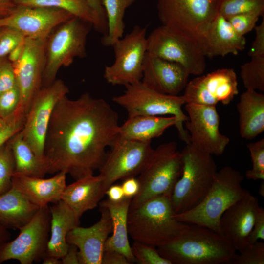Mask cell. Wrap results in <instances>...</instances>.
Here are the masks:
<instances>
[{
  "label": "cell",
  "instance_id": "1",
  "mask_svg": "<svg viewBox=\"0 0 264 264\" xmlns=\"http://www.w3.org/2000/svg\"><path fill=\"white\" fill-rule=\"evenodd\" d=\"M119 127L117 113L104 99L88 92L75 100L64 96L54 107L45 138V174L64 172L75 180L93 175Z\"/></svg>",
  "mask_w": 264,
  "mask_h": 264
},
{
  "label": "cell",
  "instance_id": "2",
  "mask_svg": "<svg viewBox=\"0 0 264 264\" xmlns=\"http://www.w3.org/2000/svg\"><path fill=\"white\" fill-rule=\"evenodd\" d=\"M172 264H230L236 251L224 237L205 226L189 224L176 238L157 248Z\"/></svg>",
  "mask_w": 264,
  "mask_h": 264
},
{
  "label": "cell",
  "instance_id": "3",
  "mask_svg": "<svg viewBox=\"0 0 264 264\" xmlns=\"http://www.w3.org/2000/svg\"><path fill=\"white\" fill-rule=\"evenodd\" d=\"M171 196L153 198L138 207L129 209L128 234L134 241L158 248L179 236L189 223L177 220Z\"/></svg>",
  "mask_w": 264,
  "mask_h": 264
},
{
  "label": "cell",
  "instance_id": "4",
  "mask_svg": "<svg viewBox=\"0 0 264 264\" xmlns=\"http://www.w3.org/2000/svg\"><path fill=\"white\" fill-rule=\"evenodd\" d=\"M244 176L229 166L217 171L212 185L196 206L174 216L181 222L209 227L221 234L220 221L223 213L238 200L250 193L242 186ZM222 235V234H221Z\"/></svg>",
  "mask_w": 264,
  "mask_h": 264
},
{
  "label": "cell",
  "instance_id": "5",
  "mask_svg": "<svg viewBox=\"0 0 264 264\" xmlns=\"http://www.w3.org/2000/svg\"><path fill=\"white\" fill-rule=\"evenodd\" d=\"M182 172L171 196L175 214L187 211L198 205L210 190L217 172L212 155L191 143L181 152Z\"/></svg>",
  "mask_w": 264,
  "mask_h": 264
},
{
  "label": "cell",
  "instance_id": "6",
  "mask_svg": "<svg viewBox=\"0 0 264 264\" xmlns=\"http://www.w3.org/2000/svg\"><path fill=\"white\" fill-rule=\"evenodd\" d=\"M220 0H158L162 25L198 45L204 54L208 29Z\"/></svg>",
  "mask_w": 264,
  "mask_h": 264
},
{
  "label": "cell",
  "instance_id": "7",
  "mask_svg": "<svg viewBox=\"0 0 264 264\" xmlns=\"http://www.w3.org/2000/svg\"><path fill=\"white\" fill-rule=\"evenodd\" d=\"M182 172L181 153L176 142L164 143L154 149L137 178L140 189L132 198L129 209L159 195L171 196Z\"/></svg>",
  "mask_w": 264,
  "mask_h": 264
},
{
  "label": "cell",
  "instance_id": "8",
  "mask_svg": "<svg viewBox=\"0 0 264 264\" xmlns=\"http://www.w3.org/2000/svg\"><path fill=\"white\" fill-rule=\"evenodd\" d=\"M91 26L73 17L53 30L45 41L42 87L54 82L60 67L69 66L77 57L86 56L87 38Z\"/></svg>",
  "mask_w": 264,
  "mask_h": 264
},
{
  "label": "cell",
  "instance_id": "9",
  "mask_svg": "<svg viewBox=\"0 0 264 264\" xmlns=\"http://www.w3.org/2000/svg\"><path fill=\"white\" fill-rule=\"evenodd\" d=\"M124 93L114 96L113 101L124 108L128 117L136 116L170 115L176 118V128L179 138L186 144L190 143V135L183 125L188 117L182 110L185 104L181 96L162 94L139 81L125 86Z\"/></svg>",
  "mask_w": 264,
  "mask_h": 264
},
{
  "label": "cell",
  "instance_id": "10",
  "mask_svg": "<svg viewBox=\"0 0 264 264\" xmlns=\"http://www.w3.org/2000/svg\"><path fill=\"white\" fill-rule=\"evenodd\" d=\"M69 92L68 87L61 79L42 87L32 99L26 114L20 132L43 164L44 143L53 110L58 102Z\"/></svg>",
  "mask_w": 264,
  "mask_h": 264
},
{
  "label": "cell",
  "instance_id": "11",
  "mask_svg": "<svg viewBox=\"0 0 264 264\" xmlns=\"http://www.w3.org/2000/svg\"><path fill=\"white\" fill-rule=\"evenodd\" d=\"M114 63L106 66L104 77L112 85L126 86L141 80L147 52L146 27L135 26L113 45Z\"/></svg>",
  "mask_w": 264,
  "mask_h": 264
},
{
  "label": "cell",
  "instance_id": "12",
  "mask_svg": "<svg viewBox=\"0 0 264 264\" xmlns=\"http://www.w3.org/2000/svg\"><path fill=\"white\" fill-rule=\"evenodd\" d=\"M48 205L40 207L31 220L21 228L19 235L0 248V264L16 260L21 264H31L46 256L50 229Z\"/></svg>",
  "mask_w": 264,
  "mask_h": 264
},
{
  "label": "cell",
  "instance_id": "13",
  "mask_svg": "<svg viewBox=\"0 0 264 264\" xmlns=\"http://www.w3.org/2000/svg\"><path fill=\"white\" fill-rule=\"evenodd\" d=\"M110 148L98 169L104 195L107 189L116 181L139 175L154 150L151 142L118 136Z\"/></svg>",
  "mask_w": 264,
  "mask_h": 264
},
{
  "label": "cell",
  "instance_id": "14",
  "mask_svg": "<svg viewBox=\"0 0 264 264\" xmlns=\"http://www.w3.org/2000/svg\"><path fill=\"white\" fill-rule=\"evenodd\" d=\"M147 52L181 65L190 75L199 76L206 68L205 56L200 48L163 25L147 37Z\"/></svg>",
  "mask_w": 264,
  "mask_h": 264
},
{
  "label": "cell",
  "instance_id": "15",
  "mask_svg": "<svg viewBox=\"0 0 264 264\" xmlns=\"http://www.w3.org/2000/svg\"><path fill=\"white\" fill-rule=\"evenodd\" d=\"M188 120L185 122L190 143L213 155L224 152L230 139L220 131V116L215 106L186 103Z\"/></svg>",
  "mask_w": 264,
  "mask_h": 264
},
{
  "label": "cell",
  "instance_id": "16",
  "mask_svg": "<svg viewBox=\"0 0 264 264\" xmlns=\"http://www.w3.org/2000/svg\"><path fill=\"white\" fill-rule=\"evenodd\" d=\"M73 17L56 8L16 6L0 17V28H10L25 37L45 40L54 29Z\"/></svg>",
  "mask_w": 264,
  "mask_h": 264
},
{
  "label": "cell",
  "instance_id": "17",
  "mask_svg": "<svg viewBox=\"0 0 264 264\" xmlns=\"http://www.w3.org/2000/svg\"><path fill=\"white\" fill-rule=\"evenodd\" d=\"M239 93L236 72L232 68L218 69L188 82L182 95L186 103L216 106L229 104Z\"/></svg>",
  "mask_w": 264,
  "mask_h": 264
},
{
  "label": "cell",
  "instance_id": "18",
  "mask_svg": "<svg viewBox=\"0 0 264 264\" xmlns=\"http://www.w3.org/2000/svg\"><path fill=\"white\" fill-rule=\"evenodd\" d=\"M45 41L25 37L22 56L12 63L21 95L18 108L25 114L32 99L42 87Z\"/></svg>",
  "mask_w": 264,
  "mask_h": 264
},
{
  "label": "cell",
  "instance_id": "19",
  "mask_svg": "<svg viewBox=\"0 0 264 264\" xmlns=\"http://www.w3.org/2000/svg\"><path fill=\"white\" fill-rule=\"evenodd\" d=\"M260 207L258 198L250 193L232 205L221 217V233L236 251L241 252L251 245L248 239Z\"/></svg>",
  "mask_w": 264,
  "mask_h": 264
},
{
  "label": "cell",
  "instance_id": "20",
  "mask_svg": "<svg viewBox=\"0 0 264 264\" xmlns=\"http://www.w3.org/2000/svg\"><path fill=\"white\" fill-rule=\"evenodd\" d=\"M99 220L88 227L79 226L71 229L66 240L78 250L80 264H101L105 242L112 231L111 217L108 210L100 206Z\"/></svg>",
  "mask_w": 264,
  "mask_h": 264
},
{
  "label": "cell",
  "instance_id": "21",
  "mask_svg": "<svg viewBox=\"0 0 264 264\" xmlns=\"http://www.w3.org/2000/svg\"><path fill=\"white\" fill-rule=\"evenodd\" d=\"M190 74L181 65L146 52L141 81L159 93L176 96L185 88Z\"/></svg>",
  "mask_w": 264,
  "mask_h": 264
},
{
  "label": "cell",
  "instance_id": "22",
  "mask_svg": "<svg viewBox=\"0 0 264 264\" xmlns=\"http://www.w3.org/2000/svg\"><path fill=\"white\" fill-rule=\"evenodd\" d=\"M66 175L64 172L44 179L15 173L12 178V186L23 196L39 208L56 203L61 200L66 187Z\"/></svg>",
  "mask_w": 264,
  "mask_h": 264
},
{
  "label": "cell",
  "instance_id": "23",
  "mask_svg": "<svg viewBox=\"0 0 264 264\" xmlns=\"http://www.w3.org/2000/svg\"><path fill=\"white\" fill-rule=\"evenodd\" d=\"M246 39L238 34L230 23L219 13L211 23L207 32L205 57L237 55L244 49Z\"/></svg>",
  "mask_w": 264,
  "mask_h": 264
},
{
  "label": "cell",
  "instance_id": "24",
  "mask_svg": "<svg viewBox=\"0 0 264 264\" xmlns=\"http://www.w3.org/2000/svg\"><path fill=\"white\" fill-rule=\"evenodd\" d=\"M132 198H125L114 202L108 198L102 201L99 206L109 211L112 221V235L105 242L104 251H116L123 254L130 264L135 263L128 240V215Z\"/></svg>",
  "mask_w": 264,
  "mask_h": 264
},
{
  "label": "cell",
  "instance_id": "25",
  "mask_svg": "<svg viewBox=\"0 0 264 264\" xmlns=\"http://www.w3.org/2000/svg\"><path fill=\"white\" fill-rule=\"evenodd\" d=\"M102 183V177L99 175H89L76 180L66 186L61 200L80 218L85 212L97 207L104 196Z\"/></svg>",
  "mask_w": 264,
  "mask_h": 264
},
{
  "label": "cell",
  "instance_id": "26",
  "mask_svg": "<svg viewBox=\"0 0 264 264\" xmlns=\"http://www.w3.org/2000/svg\"><path fill=\"white\" fill-rule=\"evenodd\" d=\"M49 207L51 214L50 236L47 244L46 256L61 259L69 247L66 236L71 229L79 226L80 218L62 200Z\"/></svg>",
  "mask_w": 264,
  "mask_h": 264
},
{
  "label": "cell",
  "instance_id": "27",
  "mask_svg": "<svg viewBox=\"0 0 264 264\" xmlns=\"http://www.w3.org/2000/svg\"><path fill=\"white\" fill-rule=\"evenodd\" d=\"M241 137L252 139L264 131V95L246 89L237 105Z\"/></svg>",
  "mask_w": 264,
  "mask_h": 264
},
{
  "label": "cell",
  "instance_id": "28",
  "mask_svg": "<svg viewBox=\"0 0 264 264\" xmlns=\"http://www.w3.org/2000/svg\"><path fill=\"white\" fill-rule=\"evenodd\" d=\"M39 208L11 186L0 195V224L7 229L20 230L31 220Z\"/></svg>",
  "mask_w": 264,
  "mask_h": 264
},
{
  "label": "cell",
  "instance_id": "29",
  "mask_svg": "<svg viewBox=\"0 0 264 264\" xmlns=\"http://www.w3.org/2000/svg\"><path fill=\"white\" fill-rule=\"evenodd\" d=\"M176 118L174 116H136L128 117L120 125L118 137L141 142H151L159 137L169 127L175 126Z\"/></svg>",
  "mask_w": 264,
  "mask_h": 264
},
{
  "label": "cell",
  "instance_id": "30",
  "mask_svg": "<svg viewBox=\"0 0 264 264\" xmlns=\"http://www.w3.org/2000/svg\"><path fill=\"white\" fill-rule=\"evenodd\" d=\"M16 6L53 8L66 11L101 33L98 19L86 0H13Z\"/></svg>",
  "mask_w": 264,
  "mask_h": 264
},
{
  "label": "cell",
  "instance_id": "31",
  "mask_svg": "<svg viewBox=\"0 0 264 264\" xmlns=\"http://www.w3.org/2000/svg\"><path fill=\"white\" fill-rule=\"evenodd\" d=\"M20 131L8 140L14 159L15 173L43 178L45 175L43 164L23 139Z\"/></svg>",
  "mask_w": 264,
  "mask_h": 264
},
{
  "label": "cell",
  "instance_id": "32",
  "mask_svg": "<svg viewBox=\"0 0 264 264\" xmlns=\"http://www.w3.org/2000/svg\"><path fill=\"white\" fill-rule=\"evenodd\" d=\"M136 0H101L107 22V32L101 43L105 46H112L122 38L125 29L123 18L126 10Z\"/></svg>",
  "mask_w": 264,
  "mask_h": 264
},
{
  "label": "cell",
  "instance_id": "33",
  "mask_svg": "<svg viewBox=\"0 0 264 264\" xmlns=\"http://www.w3.org/2000/svg\"><path fill=\"white\" fill-rule=\"evenodd\" d=\"M241 66V77L246 89L264 91V55L251 57Z\"/></svg>",
  "mask_w": 264,
  "mask_h": 264
},
{
  "label": "cell",
  "instance_id": "34",
  "mask_svg": "<svg viewBox=\"0 0 264 264\" xmlns=\"http://www.w3.org/2000/svg\"><path fill=\"white\" fill-rule=\"evenodd\" d=\"M219 13L227 20L235 15L247 13L263 17L264 0H220Z\"/></svg>",
  "mask_w": 264,
  "mask_h": 264
},
{
  "label": "cell",
  "instance_id": "35",
  "mask_svg": "<svg viewBox=\"0 0 264 264\" xmlns=\"http://www.w3.org/2000/svg\"><path fill=\"white\" fill-rule=\"evenodd\" d=\"M14 173V159L8 141L0 146V195L11 188Z\"/></svg>",
  "mask_w": 264,
  "mask_h": 264
},
{
  "label": "cell",
  "instance_id": "36",
  "mask_svg": "<svg viewBox=\"0 0 264 264\" xmlns=\"http://www.w3.org/2000/svg\"><path fill=\"white\" fill-rule=\"evenodd\" d=\"M252 162V168L245 173L252 180H264V138L247 145Z\"/></svg>",
  "mask_w": 264,
  "mask_h": 264
},
{
  "label": "cell",
  "instance_id": "37",
  "mask_svg": "<svg viewBox=\"0 0 264 264\" xmlns=\"http://www.w3.org/2000/svg\"><path fill=\"white\" fill-rule=\"evenodd\" d=\"M26 115L17 110L6 118L0 117V146L22 128Z\"/></svg>",
  "mask_w": 264,
  "mask_h": 264
},
{
  "label": "cell",
  "instance_id": "38",
  "mask_svg": "<svg viewBox=\"0 0 264 264\" xmlns=\"http://www.w3.org/2000/svg\"><path fill=\"white\" fill-rule=\"evenodd\" d=\"M131 248L135 263L138 264H172L155 247L134 241Z\"/></svg>",
  "mask_w": 264,
  "mask_h": 264
},
{
  "label": "cell",
  "instance_id": "39",
  "mask_svg": "<svg viewBox=\"0 0 264 264\" xmlns=\"http://www.w3.org/2000/svg\"><path fill=\"white\" fill-rule=\"evenodd\" d=\"M264 243L257 241L253 244L240 252L236 254L230 264H264Z\"/></svg>",
  "mask_w": 264,
  "mask_h": 264
},
{
  "label": "cell",
  "instance_id": "40",
  "mask_svg": "<svg viewBox=\"0 0 264 264\" xmlns=\"http://www.w3.org/2000/svg\"><path fill=\"white\" fill-rule=\"evenodd\" d=\"M25 38L15 29L7 27L0 28V59L8 55Z\"/></svg>",
  "mask_w": 264,
  "mask_h": 264
},
{
  "label": "cell",
  "instance_id": "41",
  "mask_svg": "<svg viewBox=\"0 0 264 264\" xmlns=\"http://www.w3.org/2000/svg\"><path fill=\"white\" fill-rule=\"evenodd\" d=\"M21 100L17 85L0 95V117L6 118L18 109Z\"/></svg>",
  "mask_w": 264,
  "mask_h": 264
},
{
  "label": "cell",
  "instance_id": "42",
  "mask_svg": "<svg viewBox=\"0 0 264 264\" xmlns=\"http://www.w3.org/2000/svg\"><path fill=\"white\" fill-rule=\"evenodd\" d=\"M260 16L254 13L240 14L227 19L236 33L244 35L254 29Z\"/></svg>",
  "mask_w": 264,
  "mask_h": 264
},
{
  "label": "cell",
  "instance_id": "43",
  "mask_svg": "<svg viewBox=\"0 0 264 264\" xmlns=\"http://www.w3.org/2000/svg\"><path fill=\"white\" fill-rule=\"evenodd\" d=\"M16 85L12 63L4 58L0 59V95Z\"/></svg>",
  "mask_w": 264,
  "mask_h": 264
},
{
  "label": "cell",
  "instance_id": "44",
  "mask_svg": "<svg viewBox=\"0 0 264 264\" xmlns=\"http://www.w3.org/2000/svg\"><path fill=\"white\" fill-rule=\"evenodd\" d=\"M256 35L252 44L250 49L248 52L250 57L264 55V17L263 21L254 28Z\"/></svg>",
  "mask_w": 264,
  "mask_h": 264
},
{
  "label": "cell",
  "instance_id": "45",
  "mask_svg": "<svg viewBox=\"0 0 264 264\" xmlns=\"http://www.w3.org/2000/svg\"><path fill=\"white\" fill-rule=\"evenodd\" d=\"M259 239L264 240V210L260 207L258 212L255 222L250 234L248 242L253 244Z\"/></svg>",
  "mask_w": 264,
  "mask_h": 264
},
{
  "label": "cell",
  "instance_id": "46",
  "mask_svg": "<svg viewBox=\"0 0 264 264\" xmlns=\"http://www.w3.org/2000/svg\"><path fill=\"white\" fill-rule=\"evenodd\" d=\"M96 14L100 26L101 33L105 36L107 32L106 16L101 0H86Z\"/></svg>",
  "mask_w": 264,
  "mask_h": 264
},
{
  "label": "cell",
  "instance_id": "47",
  "mask_svg": "<svg viewBox=\"0 0 264 264\" xmlns=\"http://www.w3.org/2000/svg\"><path fill=\"white\" fill-rule=\"evenodd\" d=\"M121 185L125 198H132L137 195L140 189L139 181L134 176L124 179Z\"/></svg>",
  "mask_w": 264,
  "mask_h": 264
},
{
  "label": "cell",
  "instance_id": "48",
  "mask_svg": "<svg viewBox=\"0 0 264 264\" xmlns=\"http://www.w3.org/2000/svg\"><path fill=\"white\" fill-rule=\"evenodd\" d=\"M101 264H131L122 253L116 251H104Z\"/></svg>",
  "mask_w": 264,
  "mask_h": 264
},
{
  "label": "cell",
  "instance_id": "49",
  "mask_svg": "<svg viewBox=\"0 0 264 264\" xmlns=\"http://www.w3.org/2000/svg\"><path fill=\"white\" fill-rule=\"evenodd\" d=\"M105 195L111 201L117 202L122 200L125 197L121 185L112 184L106 191Z\"/></svg>",
  "mask_w": 264,
  "mask_h": 264
},
{
  "label": "cell",
  "instance_id": "50",
  "mask_svg": "<svg viewBox=\"0 0 264 264\" xmlns=\"http://www.w3.org/2000/svg\"><path fill=\"white\" fill-rule=\"evenodd\" d=\"M62 264H80L77 247L69 244L66 254L61 259Z\"/></svg>",
  "mask_w": 264,
  "mask_h": 264
},
{
  "label": "cell",
  "instance_id": "51",
  "mask_svg": "<svg viewBox=\"0 0 264 264\" xmlns=\"http://www.w3.org/2000/svg\"><path fill=\"white\" fill-rule=\"evenodd\" d=\"M24 39L8 55V60L12 63L16 62L22 56L24 47Z\"/></svg>",
  "mask_w": 264,
  "mask_h": 264
},
{
  "label": "cell",
  "instance_id": "52",
  "mask_svg": "<svg viewBox=\"0 0 264 264\" xmlns=\"http://www.w3.org/2000/svg\"><path fill=\"white\" fill-rule=\"evenodd\" d=\"M16 6L13 0H0V17L7 15Z\"/></svg>",
  "mask_w": 264,
  "mask_h": 264
},
{
  "label": "cell",
  "instance_id": "53",
  "mask_svg": "<svg viewBox=\"0 0 264 264\" xmlns=\"http://www.w3.org/2000/svg\"><path fill=\"white\" fill-rule=\"evenodd\" d=\"M10 236L8 229L0 224V248L9 241Z\"/></svg>",
  "mask_w": 264,
  "mask_h": 264
},
{
  "label": "cell",
  "instance_id": "54",
  "mask_svg": "<svg viewBox=\"0 0 264 264\" xmlns=\"http://www.w3.org/2000/svg\"><path fill=\"white\" fill-rule=\"evenodd\" d=\"M43 260V264H62L61 259L54 256H46Z\"/></svg>",
  "mask_w": 264,
  "mask_h": 264
},
{
  "label": "cell",
  "instance_id": "55",
  "mask_svg": "<svg viewBox=\"0 0 264 264\" xmlns=\"http://www.w3.org/2000/svg\"><path fill=\"white\" fill-rule=\"evenodd\" d=\"M259 194L262 197H264V180L262 181L259 186L258 190Z\"/></svg>",
  "mask_w": 264,
  "mask_h": 264
},
{
  "label": "cell",
  "instance_id": "56",
  "mask_svg": "<svg viewBox=\"0 0 264 264\" xmlns=\"http://www.w3.org/2000/svg\"></svg>",
  "mask_w": 264,
  "mask_h": 264
}]
</instances>
